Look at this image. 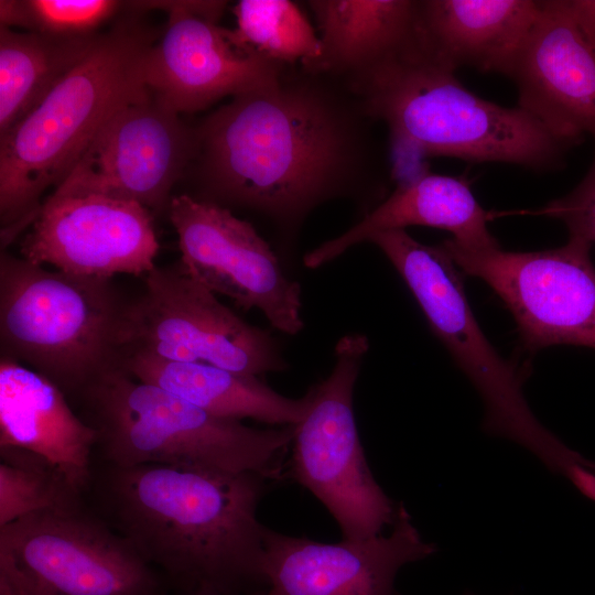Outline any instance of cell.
<instances>
[{
    "label": "cell",
    "mask_w": 595,
    "mask_h": 595,
    "mask_svg": "<svg viewBox=\"0 0 595 595\" xmlns=\"http://www.w3.org/2000/svg\"><path fill=\"white\" fill-rule=\"evenodd\" d=\"M368 121L346 80L289 65L194 129L205 202L299 216L377 172Z\"/></svg>",
    "instance_id": "1"
},
{
    "label": "cell",
    "mask_w": 595,
    "mask_h": 595,
    "mask_svg": "<svg viewBox=\"0 0 595 595\" xmlns=\"http://www.w3.org/2000/svg\"><path fill=\"white\" fill-rule=\"evenodd\" d=\"M269 478L204 467L94 462L88 506L123 537L172 595L267 592Z\"/></svg>",
    "instance_id": "2"
},
{
    "label": "cell",
    "mask_w": 595,
    "mask_h": 595,
    "mask_svg": "<svg viewBox=\"0 0 595 595\" xmlns=\"http://www.w3.org/2000/svg\"><path fill=\"white\" fill-rule=\"evenodd\" d=\"M345 80L368 116L387 126L397 158L405 154L393 166L411 156H452L549 171L572 147L521 108L468 90L419 28L401 48Z\"/></svg>",
    "instance_id": "3"
},
{
    "label": "cell",
    "mask_w": 595,
    "mask_h": 595,
    "mask_svg": "<svg viewBox=\"0 0 595 595\" xmlns=\"http://www.w3.org/2000/svg\"><path fill=\"white\" fill-rule=\"evenodd\" d=\"M155 34L137 18L101 32L87 56L0 137L1 251L33 223L48 188L67 177L98 130L148 89Z\"/></svg>",
    "instance_id": "4"
},
{
    "label": "cell",
    "mask_w": 595,
    "mask_h": 595,
    "mask_svg": "<svg viewBox=\"0 0 595 595\" xmlns=\"http://www.w3.org/2000/svg\"><path fill=\"white\" fill-rule=\"evenodd\" d=\"M76 401L97 433L95 462L164 464L278 479L294 429H258L216 416L190 401L115 368Z\"/></svg>",
    "instance_id": "5"
},
{
    "label": "cell",
    "mask_w": 595,
    "mask_h": 595,
    "mask_svg": "<svg viewBox=\"0 0 595 595\" xmlns=\"http://www.w3.org/2000/svg\"><path fill=\"white\" fill-rule=\"evenodd\" d=\"M111 279L47 270L0 253V357L54 382L71 400L120 367L126 305Z\"/></svg>",
    "instance_id": "6"
},
{
    "label": "cell",
    "mask_w": 595,
    "mask_h": 595,
    "mask_svg": "<svg viewBox=\"0 0 595 595\" xmlns=\"http://www.w3.org/2000/svg\"><path fill=\"white\" fill-rule=\"evenodd\" d=\"M368 241L401 274L431 328L477 390L484 403V431L521 445L582 493L589 490L595 484V462L571 450L536 418L520 372L480 329L457 267L442 245L421 244L405 229L380 231Z\"/></svg>",
    "instance_id": "7"
},
{
    "label": "cell",
    "mask_w": 595,
    "mask_h": 595,
    "mask_svg": "<svg viewBox=\"0 0 595 595\" xmlns=\"http://www.w3.org/2000/svg\"><path fill=\"white\" fill-rule=\"evenodd\" d=\"M160 575L86 502L0 527L1 595H156Z\"/></svg>",
    "instance_id": "8"
},
{
    "label": "cell",
    "mask_w": 595,
    "mask_h": 595,
    "mask_svg": "<svg viewBox=\"0 0 595 595\" xmlns=\"http://www.w3.org/2000/svg\"><path fill=\"white\" fill-rule=\"evenodd\" d=\"M369 347L363 334L342 337L331 375L309 392L311 403L293 425L291 470L331 512L346 540L381 534L392 526L398 505L376 482L359 440L354 387Z\"/></svg>",
    "instance_id": "9"
},
{
    "label": "cell",
    "mask_w": 595,
    "mask_h": 595,
    "mask_svg": "<svg viewBox=\"0 0 595 595\" xmlns=\"http://www.w3.org/2000/svg\"><path fill=\"white\" fill-rule=\"evenodd\" d=\"M118 342L121 357L207 364L252 376L283 368L268 333L242 321L177 263L155 266L144 277L142 294L126 302Z\"/></svg>",
    "instance_id": "10"
},
{
    "label": "cell",
    "mask_w": 595,
    "mask_h": 595,
    "mask_svg": "<svg viewBox=\"0 0 595 595\" xmlns=\"http://www.w3.org/2000/svg\"><path fill=\"white\" fill-rule=\"evenodd\" d=\"M442 247L457 268L484 281L511 312L529 349L567 344L595 349L592 245L576 237L559 248L506 251Z\"/></svg>",
    "instance_id": "11"
},
{
    "label": "cell",
    "mask_w": 595,
    "mask_h": 595,
    "mask_svg": "<svg viewBox=\"0 0 595 595\" xmlns=\"http://www.w3.org/2000/svg\"><path fill=\"white\" fill-rule=\"evenodd\" d=\"M167 213L186 275L244 310H260L281 332L301 331V288L249 223L190 194L173 196Z\"/></svg>",
    "instance_id": "12"
},
{
    "label": "cell",
    "mask_w": 595,
    "mask_h": 595,
    "mask_svg": "<svg viewBox=\"0 0 595 595\" xmlns=\"http://www.w3.org/2000/svg\"><path fill=\"white\" fill-rule=\"evenodd\" d=\"M132 9L165 10L166 28L145 65L149 89L177 113L203 110L225 97L269 87L289 65L238 47L218 25L225 1H137Z\"/></svg>",
    "instance_id": "13"
},
{
    "label": "cell",
    "mask_w": 595,
    "mask_h": 595,
    "mask_svg": "<svg viewBox=\"0 0 595 595\" xmlns=\"http://www.w3.org/2000/svg\"><path fill=\"white\" fill-rule=\"evenodd\" d=\"M159 241L152 213L137 202L58 186L43 201L20 255L67 273L111 279L145 277Z\"/></svg>",
    "instance_id": "14"
},
{
    "label": "cell",
    "mask_w": 595,
    "mask_h": 595,
    "mask_svg": "<svg viewBox=\"0 0 595 595\" xmlns=\"http://www.w3.org/2000/svg\"><path fill=\"white\" fill-rule=\"evenodd\" d=\"M195 151L194 129L148 89L98 130L58 186L102 193L161 212L169 208L171 190Z\"/></svg>",
    "instance_id": "15"
},
{
    "label": "cell",
    "mask_w": 595,
    "mask_h": 595,
    "mask_svg": "<svg viewBox=\"0 0 595 595\" xmlns=\"http://www.w3.org/2000/svg\"><path fill=\"white\" fill-rule=\"evenodd\" d=\"M509 78L517 107L556 138L595 139V28L585 0L541 1Z\"/></svg>",
    "instance_id": "16"
},
{
    "label": "cell",
    "mask_w": 595,
    "mask_h": 595,
    "mask_svg": "<svg viewBox=\"0 0 595 595\" xmlns=\"http://www.w3.org/2000/svg\"><path fill=\"white\" fill-rule=\"evenodd\" d=\"M436 550L422 539L403 504L389 534L363 540L326 543L268 528L267 595H394L399 571Z\"/></svg>",
    "instance_id": "17"
},
{
    "label": "cell",
    "mask_w": 595,
    "mask_h": 595,
    "mask_svg": "<svg viewBox=\"0 0 595 595\" xmlns=\"http://www.w3.org/2000/svg\"><path fill=\"white\" fill-rule=\"evenodd\" d=\"M97 433L74 412L50 379L0 357V446L35 453L52 463L85 496Z\"/></svg>",
    "instance_id": "18"
},
{
    "label": "cell",
    "mask_w": 595,
    "mask_h": 595,
    "mask_svg": "<svg viewBox=\"0 0 595 595\" xmlns=\"http://www.w3.org/2000/svg\"><path fill=\"white\" fill-rule=\"evenodd\" d=\"M540 7L536 0H423L419 30L456 71L466 66L510 77Z\"/></svg>",
    "instance_id": "19"
},
{
    "label": "cell",
    "mask_w": 595,
    "mask_h": 595,
    "mask_svg": "<svg viewBox=\"0 0 595 595\" xmlns=\"http://www.w3.org/2000/svg\"><path fill=\"white\" fill-rule=\"evenodd\" d=\"M428 226L448 230L466 249L500 246L487 228L486 212L468 183L454 176L424 173L397 185L393 193L344 234L316 247L304 257L317 268L380 231Z\"/></svg>",
    "instance_id": "20"
},
{
    "label": "cell",
    "mask_w": 595,
    "mask_h": 595,
    "mask_svg": "<svg viewBox=\"0 0 595 595\" xmlns=\"http://www.w3.org/2000/svg\"><path fill=\"white\" fill-rule=\"evenodd\" d=\"M120 367L133 378L159 386L220 418H245L295 425L305 416L310 392L286 398L257 376L207 364L174 363L144 355H125Z\"/></svg>",
    "instance_id": "21"
},
{
    "label": "cell",
    "mask_w": 595,
    "mask_h": 595,
    "mask_svg": "<svg viewBox=\"0 0 595 595\" xmlns=\"http://www.w3.org/2000/svg\"><path fill=\"white\" fill-rule=\"evenodd\" d=\"M320 30L321 55L304 69L347 78L414 37L419 1L311 0Z\"/></svg>",
    "instance_id": "22"
},
{
    "label": "cell",
    "mask_w": 595,
    "mask_h": 595,
    "mask_svg": "<svg viewBox=\"0 0 595 595\" xmlns=\"http://www.w3.org/2000/svg\"><path fill=\"white\" fill-rule=\"evenodd\" d=\"M100 34L65 37L0 26V137L41 104Z\"/></svg>",
    "instance_id": "23"
},
{
    "label": "cell",
    "mask_w": 595,
    "mask_h": 595,
    "mask_svg": "<svg viewBox=\"0 0 595 595\" xmlns=\"http://www.w3.org/2000/svg\"><path fill=\"white\" fill-rule=\"evenodd\" d=\"M237 26L227 29L240 48L286 65L307 64L322 52L320 36L289 0H240L234 8Z\"/></svg>",
    "instance_id": "24"
},
{
    "label": "cell",
    "mask_w": 595,
    "mask_h": 595,
    "mask_svg": "<svg viewBox=\"0 0 595 595\" xmlns=\"http://www.w3.org/2000/svg\"><path fill=\"white\" fill-rule=\"evenodd\" d=\"M83 499L46 458L23 448L0 446V527Z\"/></svg>",
    "instance_id": "25"
},
{
    "label": "cell",
    "mask_w": 595,
    "mask_h": 595,
    "mask_svg": "<svg viewBox=\"0 0 595 595\" xmlns=\"http://www.w3.org/2000/svg\"><path fill=\"white\" fill-rule=\"evenodd\" d=\"M126 4L113 0H1L0 26L78 37L99 33Z\"/></svg>",
    "instance_id": "26"
},
{
    "label": "cell",
    "mask_w": 595,
    "mask_h": 595,
    "mask_svg": "<svg viewBox=\"0 0 595 595\" xmlns=\"http://www.w3.org/2000/svg\"><path fill=\"white\" fill-rule=\"evenodd\" d=\"M538 214L564 223L570 237L595 244V156L577 186L563 197L548 203Z\"/></svg>",
    "instance_id": "27"
},
{
    "label": "cell",
    "mask_w": 595,
    "mask_h": 595,
    "mask_svg": "<svg viewBox=\"0 0 595 595\" xmlns=\"http://www.w3.org/2000/svg\"><path fill=\"white\" fill-rule=\"evenodd\" d=\"M156 595H170V593L166 589L161 591ZM206 595H221V594H206ZM250 595H267V592H259Z\"/></svg>",
    "instance_id": "28"
},
{
    "label": "cell",
    "mask_w": 595,
    "mask_h": 595,
    "mask_svg": "<svg viewBox=\"0 0 595 595\" xmlns=\"http://www.w3.org/2000/svg\"><path fill=\"white\" fill-rule=\"evenodd\" d=\"M463 595H475V594L472 593V592H469V591H467V592H465Z\"/></svg>",
    "instance_id": "29"
},
{
    "label": "cell",
    "mask_w": 595,
    "mask_h": 595,
    "mask_svg": "<svg viewBox=\"0 0 595 595\" xmlns=\"http://www.w3.org/2000/svg\"><path fill=\"white\" fill-rule=\"evenodd\" d=\"M1 595V594H0Z\"/></svg>",
    "instance_id": "30"
}]
</instances>
